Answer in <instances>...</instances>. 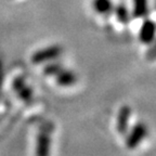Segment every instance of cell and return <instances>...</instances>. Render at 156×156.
Wrapping results in <instances>:
<instances>
[{"instance_id": "277c9868", "label": "cell", "mask_w": 156, "mask_h": 156, "mask_svg": "<svg viewBox=\"0 0 156 156\" xmlns=\"http://www.w3.org/2000/svg\"><path fill=\"white\" fill-rule=\"evenodd\" d=\"M131 116V108L128 105H124L119 108V112L117 115L116 128L118 133L124 136L128 132V126H129V118Z\"/></svg>"}, {"instance_id": "30bf717a", "label": "cell", "mask_w": 156, "mask_h": 156, "mask_svg": "<svg viewBox=\"0 0 156 156\" xmlns=\"http://www.w3.org/2000/svg\"><path fill=\"white\" fill-rule=\"evenodd\" d=\"M20 98L23 99L24 101H28L30 98H32V91L27 89V88H21L20 89Z\"/></svg>"}, {"instance_id": "ba28073f", "label": "cell", "mask_w": 156, "mask_h": 156, "mask_svg": "<svg viewBox=\"0 0 156 156\" xmlns=\"http://www.w3.org/2000/svg\"><path fill=\"white\" fill-rule=\"evenodd\" d=\"M77 80V77L73 72H61V73L58 75L56 78V81H58V85L61 86H71L73 83H76Z\"/></svg>"}, {"instance_id": "6da1fadb", "label": "cell", "mask_w": 156, "mask_h": 156, "mask_svg": "<svg viewBox=\"0 0 156 156\" xmlns=\"http://www.w3.org/2000/svg\"><path fill=\"white\" fill-rule=\"evenodd\" d=\"M146 134H147V128H146L145 125L143 122L136 124L129 131L126 138V141H125L127 149L134 150L136 146H139V144L143 141Z\"/></svg>"}, {"instance_id": "8992f818", "label": "cell", "mask_w": 156, "mask_h": 156, "mask_svg": "<svg viewBox=\"0 0 156 156\" xmlns=\"http://www.w3.org/2000/svg\"><path fill=\"white\" fill-rule=\"evenodd\" d=\"M113 13L115 14V17L122 24H127L130 20V11L125 3H118L114 5Z\"/></svg>"}, {"instance_id": "5b68a950", "label": "cell", "mask_w": 156, "mask_h": 156, "mask_svg": "<svg viewBox=\"0 0 156 156\" xmlns=\"http://www.w3.org/2000/svg\"><path fill=\"white\" fill-rule=\"evenodd\" d=\"M93 9L101 15H108L113 12L114 3L112 0H93Z\"/></svg>"}, {"instance_id": "8fae6325", "label": "cell", "mask_w": 156, "mask_h": 156, "mask_svg": "<svg viewBox=\"0 0 156 156\" xmlns=\"http://www.w3.org/2000/svg\"><path fill=\"white\" fill-rule=\"evenodd\" d=\"M60 69H61V67H60L58 65H51V66H49V67H47L46 73L48 74V75H52V74H58V72H60Z\"/></svg>"}, {"instance_id": "52a82bcc", "label": "cell", "mask_w": 156, "mask_h": 156, "mask_svg": "<svg viewBox=\"0 0 156 156\" xmlns=\"http://www.w3.org/2000/svg\"><path fill=\"white\" fill-rule=\"evenodd\" d=\"M149 11V1L147 0H133L132 15L136 19L144 17Z\"/></svg>"}, {"instance_id": "3957f363", "label": "cell", "mask_w": 156, "mask_h": 156, "mask_svg": "<svg viewBox=\"0 0 156 156\" xmlns=\"http://www.w3.org/2000/svg\"><path fill=\"white\" fill-rule=\"evenodd\" d=\"M50 146H51V138L50 131L42 129L37 136L36 140V156H50Z\"/></svg>"}, {"instance_id": "7a4b0ae2", "label": "cell", "mask_w": 156, "mask_h": 156, "mask_svg": "<svg viewBox=\"0 0 156 156\" xmlns=\"http://www.w3.org/2000/svg\"><path fill=\"white\" fill-rule=\"evenodd\" d=\"M140 42L145 46H150L156 38V23L151 19H145L142 23L138 34Z\"/></svg>"}, {"instance_id": "9c48e42d", "label": "cell", "mask_w": 156, "mask_h": 156, "mask_svg": "<svg viewBox=\"0 0 156 156\" xmlns=\"http://www.w3.org/2000/svg\"><path fill=\"white\" fill-rule=\"evenodd\" d=\"M146 58L149 61H154L156 60V38L154 39V41L150 44V48L146 52Z\"/></svg>"}]
</instances>
